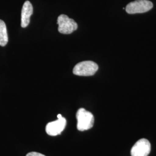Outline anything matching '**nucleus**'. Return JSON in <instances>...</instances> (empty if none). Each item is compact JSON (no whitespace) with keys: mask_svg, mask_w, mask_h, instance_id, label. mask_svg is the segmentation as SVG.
Returning <instances> with one entry per match:
<instances>
[{"mask_svg":"<svg viewBox=\"0 0 156 156\" xmlns=\"http://www.w3.org/2000/svg\"><path fill=\"white\" fill-rule=\"evenodd\" d=\"M77 119V129L80 131L90 129L93 127L94 117L93 115L84 108L78 109L76 114Z\"/></svg>","mask_w":156,"mask_h":156,"instance_id":"1","label":"nucleus"},{"mask_svg":"<svg viewBox=\"0 0 156 156\" xmlns=\"http://www.w3.org/2000/svg\"><path fill=\"white\" fill-rule=\"evenodd\" d=\"M98 69V66L91 61L79 62L73 69V73L78 76H93Z\"/></svg>","mask_w":156,"mask_h":156,"instance_id":"2","label":"nucleus"},{"mask_svg":"<svg viewBox=\"0 0 156 156\" xmlns=\"http://www.w3.org/2000/svg\"><path fill=\"white\" fill-rule=\"evenodd\" d=\"M58 31L63 34H70L78 29V24L66 15H60L57 18Z\"/></svg>","mask_w":156,"mask_h":156,"instance_id":"3","label":"nucleus"},{"mask_svg":"<svg viewBox=\"0 0 156 156\" xmlns=\"http://www.w3.org/2000/svg\"><path fill=\"white\" fill-rule=\"evenodd\" d=\"M153 7V4L150 1L136 0L129 3L125 9L129 14H136L149 11Z\"/></svg>","mask_w":156,"mask_h":156,"instance_id":"4","label":"nucleus"},{"mask_svg":"<svg viewBox=\"0 0 156 156\" xmlns=\"http://www.w3.org/2000/svg\"><path fill=\"white\" fill-rule=\"evenodd\" d=\"M58 119L48 123L46 126V132L50 136H57L61 134L66 128L67 120L66 118L62 117L61 114L57 115Z\"/></svg>","mask_w":156,"mask_h":156,"instance_id":"5","label":"nucleus"},{"mask_svg":"<svg viewBox=\"0 0 156 156\" xmlns=\"http://www.w3.org/2000/svg\"><path fill=\"white\" fill-rule=\"evenodd\" d=\"M151 145L145 138L138 140L131 150V156H148L151 153Z\"/></svg>","mask_w":156,"mask_h":156,"instance_id":"6","label":"nucleus"},{"mask_svg":"<svg viewBox=\"0 0 156 156\" xmlns=\"http://www.w3.org/2000/svg\"><path fill=\"white\" fill-rule=\"evenodd\" d=\"M33 13V6L31 3L26 1L23 5L21 14V26L23 28L27 27L30 22V17Z\"/></svg>","mask_w":156,"mask_h":156,"instance_id":"7","label":"nucleus"},{"mask_svg":"<svg viewBox=\"0 0 156 156\" xmlns=\"http://www.w3.org/2000/svg\"><path fill=\"white\" fill-rule=\"evenodd\" d=\"M8 42V36L5 22L0 20V46H5Z\"/></svg>","mask_w":156,"mask_h":156,"instance_id":"8","label":"nucleus"},{"mask_svg":"<svg viewBox=\"0 0 156 156\" xmlns=\"http://www.w3.org/2000/svg\"><path fill=\"white\" fill-rule=\"evenodd\" d=\"M26 156H46L38 152H35V151H33V152H30L28 153Z\"/></svg>","mask_w":156,"mask_h":156,"instance_id":"9","label":"nucleus"}]
</instances>
